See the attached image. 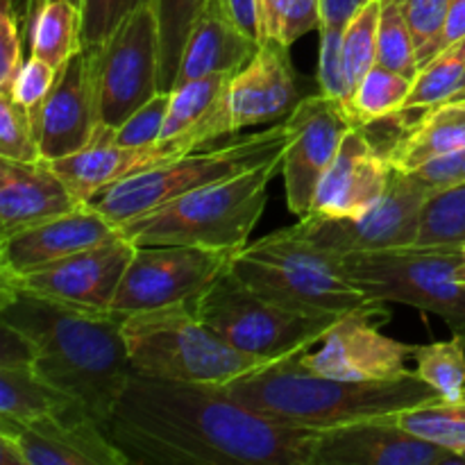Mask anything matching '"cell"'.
Here are the masks:
<instances>
[{
  "label": "cell",
  "mask_w": 465,
  "mask_h": 465,
  "mask_svg": "<svg viewBox=\"0 0 465 465\" xmlns=\"http://www.w3.org/2000/svg\"><path fill=\"white\" fill-rule=\"evenodd\" d=\"M127 463L313 465L321 431L252 411L225 386L132 372L104 422Z\"/></svg>",
  "instance_id": "1"
},
{
  "label": "cell",
  "mask_w": 465,
  "mask_h": 465,
  "mask_svg": "<svg viewBox=\"0 0 465 465\" xmlns=\"http://www.w3.org/2000/svg\"><path fill=\"white\" fill-rule=\"evenodd\" d=\"M0 321L30 339L32 368L50 386L104 422L132 377L123 313L57 302L0 282Z\"/></svg>",
  "instance_id": "2"
},
{
  "label": "cell",
  "mask_w": 465,
  "mask_h": 465,
  "mask_svg": "<svg viewBox=\"0 0 465 465\" xmlns=\"http://www.w3.org/2000/svg\"><path fill=\"white\" fill-rule=\"evenodd\" d=\"M300 354L250 372L225 389L232 398L262 416L312 431L398 416L439 398L416 372L381 381L336 380L304 368Z\"/></svg>",
  "instance_id": "3"
},
{
  "label": "cell",
  "mask_w": 465,
  "mask_h": 465,
  "mask_svg": "<svg viewBox=\"0 0 465 465\" xmlns=\"http://www.w3.org/2000/svg\"><path fill=\"white\" fill-rule=\"evenodd\" d=\"M280 171L282 154L141 213L121 230L134 245H193L239 252L250 243L268 204V186Z\"/></svg>",
  "instance_id": "4"
},
{
  "label": "cell",
  "mask_w": 465,
  "mask_h": 465,
  "mask_svg": "<svg viewBox=\"0 0 465 465\" xmlns=\"http://www.w3.org/2000/svg\"><path fill=\"white\" fill-rule=\"evenodd\" d=\"M123 336L132 372L154 380L227 386L275 363L236 350L191 304L130 313L123 318Z\"/></svg>",
  "instance_id": "5"
},
{
  "label": "cell",
  "mask_w": 465,
  "mask_h": 465,
  "mask_svg": "<svg viewBox=\"0 0 465 465\" xmlns=\"http://www.w3.org/2000/svg\"><path fill=\"white\" fill-rule=\"evenodd\" d=\"M286 143H289V123H275L254 134L236 136L227 143L207 145L168 159L148 171L134 173L103 191L98 198L91 200V204L114 225L121 227L132 218L153 212L180 195L280 157L284 154Z\"/></svg>",
  "instance_id": "6"
},
{
  "label": "cell",
  "mask_w": 465,
  "mask_h": 465,
  "mask_svg": "<svg viewBox=\"0 0 465 465\" xmlns=\"http://www.w3.org/2000/svg\"><path fill=\"white\" fill-rule=\"evenodd\" d=\"M343 272L377 302H398L436 313L450 330H465L461 248L372 250L343 254Z\"/></svg>",
  "instance_id": "7"
},
{
  "label": "cell",
  "mask_w": 465,
  "mask_h": 465,
  "mask_svg": "<svg viewBox=\"0 0 465 465\" xmlns=\"http://www.w3.org/2000/svg\"><path fill=\"white\" fill-rule=\"evenodd\" d=\"M191 309L236 350L271 361L313 348L339 321L289 312L250 289L232 268H227Z\"/></svg>",
  "instance_id": "8"
},
{
  "label": "cell",
  "mask_w": 465,
  "mask_h": 465,
  "mask_svg": "<svg viewBox=\"0 0 465 465\" xmlns=\"http://www.w3.org/2000/svg\"><path fill=\"white\" fill-rule=\"evenodd\" d=\"M307 98L304 80L295 71L289 45L266 39L257 54L230 77L221 100L191 136L193 148H207L216 139L239 134L248 127L286 121Z\"/></svg>",
  "instance_id": "9"
},
{
  "label": "cell",
  "mask_w": 465,
  "mask_h": 465,
  "mask_svg": "<svg viewBox=\"0 0 465 465\" xmlns=\"http://www.w3.org/2000/svg\"><path fill=\"white\" fill-rule=\"evenodd\" d=\"M94 54L100 127L116 130L132 112L162 91L159 21L154 0L136 9Z\"/></svg>",
  "instance_id": "10"
},
{
  "label": "cell",
  "mask_w": 465,
  "mask_h": 465,
  "mask_svg": "<svg viewBox=\"0 0 465 465\" xmlns=\"http://www.w3.org/2000/svg\"><path fill=\"white\" fill-rule=\"evenodd\" d=\"M234 254L193 245H136L112 312L130 316L193 304L232 266Z\"/></svg>",
  "instance_id": "11"
},
{
  "label": "cell",
  "mask_w": 465,
  "mask_h": 465,
  "mask_svg": "<svg viewBox=\"0 0 465 465\" xmlns=\"http://www.w3.org/2000/svg\"><path fill=\"white\" fill-rule=\"evenodd\" d=\"M434 193L416 173L395 168L384 198L359 218H300L307 239L336 254L416 245L422 207Z\"/></svg>",
  "instance_id": "12"
},
{
  "label": "cell",
  "mask_w": 465,
  "mask_h": 465,
  "mask_svg": "<svg viewBox=\"0 0 465 465\" xmlns=\"http://www.w3.org/2000/svg\"><path fill=\"white\" fill-rule=\"evenodd\" d=\"M386 304L359 309L341 316L322 341L300 354V361L316 375L350 381H381L413 375L409 361H416L418 345L391 339L380 330L389 321Z\"/></svg>",
  "instance_id": "13"
},
{
  "label": "cell",
  "mask_w": 465,
  "mask_h": 465,
  "mask_svg": "<svg viewBox=\"0 0 465 465\" xmlns=\"http://www.w3.org/2000/svg\"><path fill=\"white\" fill-rule=\"evenodd\" d=\"M286 123L289 143L282 154L286 204L295 216L304 218L345 134L354 125H361V121L354 116L352 109L318 91L302 98Z\"/></svg>",
  "instance_id": "14"
},
{
  "label": "cell",
  "mask_w": 465,
  "mask_h": 465,
  "mask_svg": "<svg viewBox=\"0 0 465 465\" xmlns=\"http://www.w3.org/2000/svg\"><path fill=\"white\" fill-rule=\"evenodd\" d=\"M230 268L259 295L302 316L341 318L350 312L384 304L368 298L348 277L330 275L295 263L263 262L241 250L234 254Z\"/></svg>",
  "instance_id": "15"
},
{
  "label": "cell",
  "mask_w": 465,
  "mask_h": 465,
  "mask_svg": "<svg viewBox=\"0 0 465 465\" xmlns=\"http://www.w3.org/2000/svg\"><path fill=\"white\" fill-rule=\"evenodd\" d=\"M134 250L136 245L127 236H121L109 243L71 254L50 266L16 277H0V282L73 307L112 312L118 284L134 257Z\"/></svg>",
  "instance_id": "16"
},
{
  "label": "cell",
  "mask_w": 465,
  "mask_h": 465,
  "mask_svg": "<svg viewBox=\"0 0 465 465\" xmlns=\"http://www.w3.org/2000/svg\"><path fill=\"white\" fill-rule=\"evenodd\" d=\"M398 416L321 431L313 465H461L457 452L411 434Z\"/></svg>",
  "instance_id": "17"
},
{
  "label": "cell",
  "mask_w": 465,
  "mask_h": 465,
  "mask_svg": "<svg viewBox=\"0 0 465 465\" xmlns=\"http://www.w3.org/2000/svg\"><path fill=\"white\" fill-rule=\"evenodd\" d=\"M18 440L25 465H127L107 430L82 404L30 422L0 420Z\"/></svg>",
  "instance_id": "18"
},
{
  "label": "cell",
  "mask_w": 465,
  "mask_h": 465,
  "mask_svg": "<svg viewBox=\"0 0 465 465\" xmlns=\"http://www.w3.org/2000/svg\"><path fill=\"white\" fill-rule=\"evenodd\" d=\"M100 130L94 54L80 48L57 71L54 84L35 118L41 159L53 162L91 143Z\"/></svg>",
  "instance_id": "19"
},
{
  "label": "cell",
  "mask_w": 465,
  "mask_h": 465,
  "mask_svg": "<svg viewBox=\"0 0 465 465\" xmlns=\"http://www.w3.org/2000/svg\"><path fill=\"white\" fill-rule=\"evenodd\" d=\"M393 162L381 153L363 125L345 134L334 162L318 184L304 218H359L384 198L393 177Z\"/></svg>",
  "instance_id": "20"
},
{
  "label": "cell",
  "mask_w": 465,
  "mask_h": 465,
  "mask_svg": "<svg viewBox=\"0 0 465 465\" xmlns=\"http://www.w3.org/2000/svg\"><path fill=\"white\" fill-rule=\"evenodd\" d=\"M121 236H125L121 227L114 225L94 204L84 203L73 212L0 239V277H16L50 266Z\"/></svg>",
  "instance_id": "21"
},
{
  "label": "cell",
  "mask_w": 465,
  "mask_h": 465,
  "mask_svg": "<svg viewBox=\"0 0 465 465\" xmlns=\"http://www.w3.org/2000/svg\"><path fill=\"white\" fill-rule=\"evenodd\" d=\"M77 203L45 159L14 162L0 157V239L73 212Z\"/></svg>",
  "instance_id": "22"
},
{
  "label": "cell",
  "mask_w": 465,
  "mask_h": 465,
  "mask_svg": "<svg viewBox=\"0 0 465 465\" xmlns=\"http://www.w3.org/2000/svg\"><path fill=\"white\" fill-rule=\"evenodd\" d=\"M163 162H168V154L159 145L125 148L114 141V130L100 127L89 145L48 163L77 203H91L116 182Z\"/></svg>",
  "instance_id": "23"
},
{
  "label": "cell",
  "mask_w": 465,
  "mask_h": 465,
  "mask_svg": "<svg viewBox=\"0 0 465 465\" xmlns=\"http://www.w3.org/2000/svg\"><path fill=\"white\" fill-rule=\"evenodd\" d=\"M259 45L262 44L257 39L245 35L227 16L218 0H209L207 9L186 39L173 89L198 77L234 75L257 54Z\"/></svg>",
  "instance_id": "24"
},
{
  "label": "cell",
  "mask_w": 465,
  "mask_h": 465,
  "mask_svg": "<svg viewBox=\"0 0 465 465\" xmlns=\"http://www.w3.org/2000/svg\"><path fill=\"white\" fill-rule=\"evenodd\" d=\"M465 150V100H448L425 112L411 130L393 143L389 157L400 171H416L430 159Z\"/></svg>",
  "instance_id": "25"
},
{
  "label": "cell",
  "mask_w": 465,
  "mask_h": 465,
  "mask_svg": "<svg viewBox=\"0 0 465 465\" xmlns=\"http://www.w3.org/2000/svg\"><path fill=\"white\" fill-rule=\"evenodd\" d=\"M230 77L232 75L198 77L168 91L171 103H168L166 121H163L157 143L168 154V159L180 157V143L213 112Z\"/></svg>",
  "instance_id": "26"
},
{
  "label": "cell",
  "mask_w": 465,
  "mask_h": 465,
  "mask_svg": "<svg viewBox=\"0 0 465 465\" xmlns=\"http://www.w3.org/2000/svg\"><path fill=\"white\" fill-rule=\"evenodd\" d=\"M73 404L80 402L50 386L32 366L0 368V420L30 422Z\"/></svg>",
  "instance_id": "27"
},
{
  "label": "cell",
  "mask_w": 465,
  "mask_h": 465,
  "mask_svg": "<svg viewBox=\"0 0 465 465\" xmlns=\"http://www.w3.org/2000/svg\"><path fill=\"white\" fill-rule=\"evenodd\" d=\"M82 48V12L73 0H50L36 16L27 50L48 62L54 71Z\"/></svg>",
  "instance_id": "28"
},
{
  "label": "cell",
  "mask_w": 465,
  "mask_h": 465,
  "mask_svg": "<svg viewBox=\"0 0 465 465\" xmlns=\"http://www.w3.org/2000/svg\"><path fill=\"white\" fill-rule=\"evenodd\" d=\"M207 5L209 0H154L159 21V54H162V68H159L162 91H171L175 84L186 39Z\"/></svg>",
  "instance_id": "29"
},
{
  "label": "cell",
  "mask_w": 465,
  "mask_h": 465,
  "mask_svg": "<svg viewBox=\"0 0 465 465\" xmlns=\"http://www.w3.org/2000/svg\"><path fill=\"white\" fill-rule=\"evenodd\" d=\"M465 82V39L440 50L413 77L404 112H418L457 98Z\"/></svg>",
  "instance_id": "30"
},
{
  "label": "cell",
  "mask_w": 465,
  "mask_h": 465,
  "mask_svg": "<svg viewBox=\"0 0 465 465\" xmlns=\"http://www.w3.org/2000/svg\"><path fill=\"white\" fill-rule=\"evenodd\" d=\"M416 375L448 402L465 400V341L452 331L450 341L418 345Z\"/></svg>",
  "instance_id": "31"
},
{
  "label": "cell",
  "mask_w": 465,
  "mask_h": 465,
  "mask_svg": "<svg viewBox=\"0 0 465 465\" xmlns=\"http://www.w3.org/2000/svg\"><path fill=\"white\" fill-rule=\"evenodd\" d=\"M416 245H422V248L465 245V182L434 191L427 198Z\"/></svg>",
  "instance_id": "32"
},
{
  "label": "cell",
  "mask_w": 465,
  "mask_h": 465,
  "mask_svg": "<svg viewBox=\"0 0 465 465\" xmlns=\"http://www.w3.org/2000/svg\"><path fill=\"white\" fill-rule=\"evenodd\" d=\"M411 77L375 64L368 71V75L359 82L357 91H354V116L361 121V125H368V123L395 118L398 114H404V104H407L409 94H411Z\"/></svg>",
  "instance_id": "33"
},
{
  "label": "cell",
  "mask_w": 465,
  "mask_h": 465,
  "mask_svg": "<svg viewBox=\"0 0 465 465\" xmlns=\"http://www.w3.org/2000/svg\"><path fill=\"white\" fill-rule=\"evenodd\" d=\"M398 420L411 434L443 445L452 452H461L465 448V400L448 402L443 398H434L402 411Z\"/></svg>",
  "instance_id": "34"
},
{
  "label": "cell",
  "mask_w": 465,
  "mask_h": 465,
  "mask_svg": "<svg viewBox=\"0 0 465 465\" xmlns=\"http://www.w3.org/2000/svg\"><path fill=\"white\" fill-rule=\"evenodd\" d=\"M381 0H368L357 9L352 18L345 23L343 36H341V50L348 75L352 80L354 91L359 82L368 75L377 64V27H380Z\"/></svg>",
  "instance_id": "35"
},
{
  "label": "cell",
  "mask_w": 465,
  "mask_h": 465,
  "mask_svg": "<svg viewBox=\"0 0 465 465\" xmlns=\"http://www.w3.org/2000/svg\"><path fill=\"white\" fill-rule=\"evenodd\" d=\"M377 64L402 73L411 80L420 71L416 41L395 0H381L380 27H377Z\"/></svg>",
  "instance_id": "36"
},
{
  "label": "cell",
  "mask_w": 465,
  "mask_h": 465,
  "mask_svg": "<svg viewBox=\"0 0 465 465\" xmlns=\"http://www.w3.org/2000/svg\"><path fill=\"white\" fill-rule=\"evenodd\" d=\"M321 25V0H263L266 39L293 45Z\"/></svg>",
  "instance_id": "37"
},
{
  "label": "cell",
  "mask_w": 465,
  "mask_h": 465,
  "mask_svg": "<svg viewBox=\"0 0 465 465\" xmlns=\"http://www.w3.org/2000/svg\"><path fill=\"white\" fill-rule=\"evenodd\" d=\"M0 157L39 162L41 148L30 114L9 94H0Z\"/></svg>",
  "instance_id": "38"
},
{
  "label": "cell",
  "mask_w": 465,
  "mask_h": 465,
  "mask_svg": "<svg viewBox=\"0 0 465 465\" xmlns=\"http://www.w3.org/2000/svg\"><path fill=\"white\" fill-rule=\"evenodd\" d=\"M395 3L402 9L404 21L411 30L418 48V66L422 68L436 57V45L452 0H395Z\"/></svg>",
  "instance_id": "39"
},
{
  "label": "cell",
  "mask_w": 465,
  "mask_h": 465,
  "mask_svg": "<svg viewBox=\"0 0 465 465\" xmlns=\"http://www.w3.org/2000/svg\"><path fill=\"white\" fill-rule=\"evenodd\" d=\"M148 0H82V48L98 50Z\"/></svg>",
  "instance_id": "40"
},
{
  "label": "cell",
  "mask_w": 465,
  "mask_h": 465,
  "mask_svg": "<svg viewBox=\"0 0 465 465\" xmlns=\"http://www.w3.org/2000/svg\"><path fill=\"white\" fill-rule=\"evenodd\" d=\"M318 32H321V57H318V86H321V94L330 95V98L339 100L341 104L352 109L354 86L348 75V68H345L343 50H341L343 30L321 27Z\"/></svg>",
  "instance_id": "41"
},
{
  "label": "cell",
  "mask_w": 465,
  "mask_h": 465,
  "mask_svg": "<svg viewBox=\"0 0 465 465\" xmlns=\"http://www.w3.org/2000/svg\"><path fill=\"white\" fill-rule=\"evenodd\" d=\"M168 103H171V94L159 91L154 98L141 104L136 112L127 116L125 123H121L114 130V141L118 145H125V148H150V145H157L163 130V121H166Z\"/></svg>",
  "instance_id": "42"
},
{
  "label": "cell",
  "mask_w": 465,
  "mask_h": 465,
  "mask_svg": "<svg viewBox=\"0 0 465 465\" xmlns=\"http://www.w3.org/2000/svg\"><path fill=\"white\" fill-rule=\"evenodd\" d=\"M54 77H57V71H54L48 62L30 54V57L25 59V64H23L21 73L16 75V80H14L9 95L30 114L32 123H35L36 114H39L45 95L53 89Z\"/></svg>",
  "instance_id": "43"
},
{
  "label": "cell",
  "mask_w": 465,
  "mask_h": 465,
  "mask_svg": "<svg viewBox=\"0 0 465 465\" xmlns=\"http://www.w3.org/2000/svg\"><path fill=\"white\" fill-rule=\"evenodd\" d=\"M418 177L425 182L427 186H431L434 191L440 189H448V186H457L463 184L465 177H463V150L459 153H450L443 154V157H436L430 159L427 163L418 166L416 171Z\"/></svg>",
  "instance_id": "44"
},
{
  "label": "cell",
  "mask_w": 465,
  "mask_h": 465,
  "mask_svg": "<svg viewBox=\"0 0 465 465\" xmlns=\"http://www.w3.org/2000/svg\"><path fill=\"white\" fill-rule=\"evenodd\" d=\"M35 363L30 339L9 322L0 321V368H21Z\"/></svg>",
  "instance_id": "45"
},
{
  "label": "cell",
  "mask_w": 465,
  "mask_h": 465,
  "mask_svg": "<svg viewBox=\"0 0 465 465\" xmlns=\"http://www.w3.org/2000/svg\"><path fill=\"white\" fill-rule=\"evenodd\" d=\"M223 5V9L227 12V16L245 32L252 39H257L259 44L266 41V27H263V9L262 0H218Z\"/></svg>",
  "instance_id": "46"
},
{
  "label": "cell",
  "mask_w": 465,
  "mask_h": 465,
  "mask_svg": "<svg viewBox=\"0 0 465 465\" xmlns=\"http://www.w3.org/2000/svg\"><path fill=\"white\" fill-rule=\"evenodd\" d=\"M368 0H321V27H331V30H343L345 23L357 14L361 5Z\"/></svg>",
  "instance_id": "47"
},
{
  "label": "cell",
  "mask_w": 465,
  "mask_h": 465,
  "mask_svg": "<svg viewBox=\"0 0 465 465\" xmlns=\"http://www.w3.org/2000/svg\"><path fill=\"white\" fill-rule=\"evenodd\" d=\"M461 39H465V0H452L448 18H445L443 32H440L439 45H436V54Z\"/></svg>",
  "instance_id": "48"
},
{
  "label": "cell",
  "mask_w": 465,
  "mask_h": 465,
  "mask_svg": "<svg viewBox=\"0 0 465 465\" xmlns=\"http://www.w3.org/2000/svg\"><path fill=\"white\" fill-rule=\"evenodd\" d=\"M50 0H23L21 12H18V23H21V32H23V39H25V44H27V39H30V32H32V27H35L36 16H39L41 9H44ZM73 3L80 5L82 0H73Z\"/></svg>",
  "instance_id": "49"
},
{
  "label": "cell",
  "mask_w": 465,
  "mask_h": 465,
  "mask_svg": "<svg viewBox=\"0 0 465 465\" xmlns=\"http://www.w3.org/2000/svg\"><path fill=\"white\" fill-rule=\"evenodd\" d=\"M0 465H25L21 445L7 431H0Z\"/></svg>",
  "instance_id": "50"
},
{
  "label": "cell",
  "mask_w": 465,
  "mask_h": 465,
  "mask_svg": "<svg viewBox=\"0 0 465 465\" xmlns=\"http://www.w3.org/2000/svg\"><path fill=\"white\" fill-rule=\"evenodd\" d=\"M461 280L465 282V245H461Z\"/></svg>",
  "instance_id": "51"
},
{
  "label": "cell",
  "mask_w": 465,
  "mask_h": 465,
  "mask_svg": "<svg viewBox=\"0 0 465 465\" xmlns=\"http://www.w3.org/2000/svg\"><path fill=\"white\" fill-rule=\"evenodd\" d=\"M463 98H465V82H463L461 91H459V94H457V98H454V100H463Z\"/></svg>",
  "instance_id": "52"
},
{
  "label": "cell",
  "mask_w": 465,
  "mask_h": 465,
  "mask_svg": "<svg viewBox=\"0 0 465 465\" xmlns=\"http://www.w3.org/2000/svg\"><path fill=\"white\" fill-rule=\"evenodd\" d=\"M459 459H461V465H465V448L461 450V452H457Z\"/></svg>",
  "instance_id": "53"
},
{
  "label": "cell",
  "mask_w": 465,
  "mask_h": 465,
  "mask_svg": "<svg viewBox=\"0 0 465 465\" xmlns=\"http://www.w3.org/2000/svg\"><path fill=\"white\" fill-rule=\"evenodd\" d=\"M463 177H465V150H463Z\"/></svg>",
  "instance_id": "54"
},
{
  "label": "cell",
  "mask_w": 465,
  "mask_h": 465,
  "mask_svg": "<svg viewBox=\"0 0 465 465\" xmlns=\"http://www.w3.org/2000/svg\"><path fill=\"white\" fill-rule=\"evenodd\" d=\"M457 334H461V336H463V341H465V330H459Z\"/></svg>",
  "instance_id": "55"
},
{
  "label": "cell",
  "mask_w": 465,
  "mask_h": 465,
  "mask_svg": "<svg viewBox=\"0 0 465 465\" xmlns=\"http://www.w3.org/2000/svg\"><path fill=\"white\" fill-rule=\"evenodd\" d=\"M262 9H263V0H262Z\"/></svg>",
  "instance_id": "56"
},
{
  "label": "cell",
  "mask_w": 465,
  "mask_h": 465,
  "mask_svg": "<svg viewBox=\"0 0 465 465\" xmlns=\"http://www.w3.org/2000/svg\"><path fill=\"white\" fill-rule=\"evenodd\" d=\"M463 100H465V98H463Z\"/></svg>",
  "instance_id": "57"
}]
</instances>
